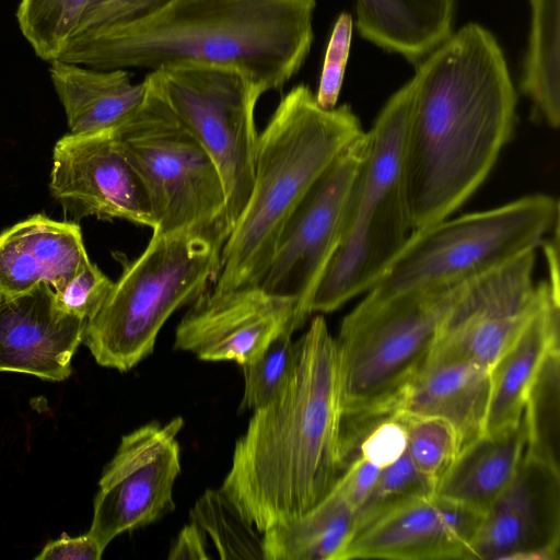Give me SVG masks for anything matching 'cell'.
I'll use <instances>...</instances> for the list:
<instances>
[{
  "label": "cell",
  "mask_w": 560,
  "mask_h": 560,
  "mask_svg": "<svg viewBox=\"0 0 560 560\" xmlns=\"http://www.w3.org/2000/svg\"><path fill=\"white\" fill-rule=\"evenodd\" d=\"M410 82L405 178L415 231L482 185L513 135L517 94L501 46L477 23L419 61Z\"/></svg>",
  "instance_id": "cell-1"
},
{
  "label": "cell",
  "mask_w": 560,
  "mask_h": 560,
  "mask_svg": "<svg viewBox=\"0 0 560 560\" xmlns=\"http://www.w3.org/2000/svg\"><path fill=\"white\" fill-rule=\"evenodd\" d=\"M341 424L336 339L316 315L295 340L287 384L236 441L222 490L261 534L300 517L343 471Z\"/></svg>",
  "instance_id": "cell-2"
},
{
  "label": "cell",
  "mask_w": 560,
  "mask_h": 560,
  "mask_svg": "<svg viewBox=\"0 0 560 560\" xmlns=\"http://www.w3.org/2000/svg\"><path fill=\"white\" fill-rule=\"evenodd\" d=\"M316 0H171L136 20L74 34L59 60L98 70L197 63L281 91L314 38Z\"/></svg>",
  "instance_id": "cell-3"
},
{
  "label": "cell",
  "mask_w": 560,
  "mask_h": 560,
  "mask_svg": "<svg viewBox=\"0 0 560 560\" xmlns=\"http://www.w3.org/2000/svg\"><path fill=\"white\" fill-rule=\"evenodd\" d=\"M363 131L351 106L325 109L305 84L281 97L258 135L252 192L222 248L214 290L259 282L298 203Z\"/></svg>",
  "instance_id": "cell-4"
},
{
  "label": "cell",
  "mask_w": 560,
  "mask_h": 560,
  "mask_svg": "<svg viewBox=\"0 0 560 560\" xmlns=\"http://www.w3.org/2000/svg\"><path fill=\"white\" fill-rule=\"evenodd\" d=\"M231 231L222 219L207 226L152 234L85 322L82 342L96 362L127 372L150 355L171 315L192 304L217 280Z\"/></svg>",
  "instance_id": "cell-5"
},
{
  "label": "cell",
  "mask_w": 560,
  "mask_h": 560,
  "mask_svg": "<svg viewBox=\"0 0 560 560\" xmlns=\"http://www.w3.org/2000/svg\"><path fill=\"white\" fill-rule=\"evenodd\" d=\"M411 101L408 81L378 113L353 185L340 242L314 292L311 313H330L378 280L412 232L405 178Z\"/></svg>",
  "instance_id": "cell-6"
},
{
  "label": "cell",
  "mask_w": 560,
  "mask_h": 560,
  "mask_svg": "<svg viewBox=\"0 0 560 560\" xmlns=\"http://www.w3.org/2000/svg\"><path fill=\"white\" fill-rule=\"evenodd\" d=\"M558 226V200L538 192L415 230L358 305L475 280L536 250Z\"/></svg>",
  "instance_id": "cell-7"
},
{
  "label": "cell",
  "mask_w": 560,
  "mask_h": 560,
  "mask_svg": "<svg viewBox=\"0 0 560 560\" xmlns=\"http://www.w3.org/2000/svg\"><path fill=\"white\" fill-rule=\"evenodd\" d=\"M468 282L357 305L343 317L335 338L342 419L393 412L397 397L430 361L441 325Z\"/></svg>",
  "instance_id": "cell-8"
},
{
  "label": "cell",
  "mask_w": 560,
  "mask_h": 560,
  "mask_svg": "<svg viewBox=\"0 0 560 560\" xmlns=\"http://www.w3.org/2000/svg\"><path fill=\"white\" fill-rule=\"evenodd\" d=\"M136 113L114 135L147 188L152 234L226 219V194L214 161L161 96L149 72Z\"/></svg>",
  "instance_id": "cell-9"
},
{
  "label": "cell",
  "mask_w": 560,
  "mask_h": 560,
  "mask_svg": "<svg viewBox=\"0 0 560 560\" xmlns=\"http://www.w3.org/2000/svg\"><path fill=\"white\" fill-rule=\"evenodd\" d=\"M150 73L168 107L219 168L225 217L233 229L253 188L258 138L254 113L264 92L243 72L225 67L180 63Z\"/></svg>",
  "instance_id": "cell-10"
},
{
  "label": "cell",
  "mask_w": 560,
  "mask_h": 560,
  "mask_svg": "<svg viewBox=\"0 0 560 560\" xmlns=\"http://www.w3.org/2000/svg\"><path fill=\"white\" fill-rule=\"evenodd\" d=\"M363 131L313 184L283 225L257 285L296 302L301 328L317 284L342 235L350 195L368 151Z\"/></svg>",
  "instance_id": "cell-11"
},
{
  "label": "cell",
  "mask_w": 560,
  "mask_h": 560,
  "mask_svg": "<svg viewBox=\"0 0 560 560\" xmlns=\"http://www.w3.org/2000/svg\"><path fill=\"white\" fill-rule=\"evenodd\" d=\"M183 425L182 417L163 425L152 421L121 438L100 479L88 532L101 549L175 509L173 489L180 472L177 434Z\"/></svg>",
  "instance_id": "cell-12"
},
{
  "label": "cell",
  "mask_w": 560,
  "mask_h": 560,
  "mask_svg": "<svg viewBox=\"0 0 560 560\" xmlns=\"http://www.w3.org/2000/svg\"><path fill=\"white\" fill-rule=\"evenodd\" d=\"M535 261L532 250L468 282L441 325L428 364L467 361L490 371L541 302L546 281L535 283Z\"/></svg>",
  "instance_id": "cell-13"
},
{
  "label": "cell",
  "mask_w": 560,
  "mask_h": 560,
  "mask_svg": "<svg viewBox=\"0 0 560 560\" xmlns=\"http://www.w3.org/2000/svg\"><path fill=\"white\" fill-rule=\"evenodd\" d=\"M49 189L74 219H121L154 229L144 183L114 130L60 138L54 147Z\"/></svg>",
  "instance_id": "cell-14"
},
{
  "label": "cell",
  "mask_w": 560,
  "mask_h": 560,
  "mask_svg": "<svg viewBox=\"0 0 560 560\" xmlns=\"http://www.w3.org/2000/svg\"><path fill=\"white\" fill-rule=\"evenodd\" d=\"M296 302L259 285L212 289L196 300L175 330L174 348L202 361L245 365L288 329L298 330Z\"/></svg>",
  "instance_id": "cell-15"
},
{
  "label": "cell",
  "mask_w": 560,
  "mask_h": 560,
  "mask_svg": "<svg viewBox=\"0 0 560 560\" xmlns=\"http://www.w3.org/2000/svg\"><path fill=\"white\" fill-rule=\"evenodd\" d=\"M560 469L524 456L505 489L483 512L470 559L558 560Z\"/></svg>",
  "instance_id": "cell-16"
},
{
  "label": "cell",
  "mask_w": 560,
  "mask_h": 560,
  "mask_svg": "<svg viewBox=\"0 0 560 560\" xmlns=\"http://www.w3.org/2000/svg\"><path fill=\"white\" fill-rule=\"evenodd\" d=\"M482 515L435 493L421 497L355 533L341 560L470 559Z\"/></svg>",
  "instance_id": "cell-17"
},
{
  "label": "cell",
  "mask_w": 560,
  "mask_h": 560,
  "mask_svg": "<svg viewBox=\"0 0 560 560\" xmlns=\"http://www.w3.org/2000/svg\"><path fill=\"white\" fill-rule=\"evenodd\" d=\"M85 322L62 311L47 283L15 296H0V372L66 380L83 341Z\"/></svg>",
  "instance_id": "cell-18"
},
{
  "label": "cell",
  "mask_w": 560,
  "mask_h": 560,
  "mask_svg": "<svg viewBox=\"0 0 560 560\" xmlns=\"http://www.w3.org/2000/svg\"><path fill=\"white\" fill-rule=\"evenodd\" d=\"M89 261L78 223L32 215L0 234V296H15L39 283L59 291Z\"/></svg>",
  "instance_id": "cell-19"
},
{
  "label": "cell",
  "mask_w": 560,
  "mask_h": 560,
  "mask_svg": "<svg viewBox=\"0 0 560 560\" xmlns=\"http://www.w3.org/2000/svg\"><path fill=\"white\" fill-rule=\"evenodd\" d=\"M489 393L488 369L467 361L430 363L400 393L393 412L447 421L462 448L483 432Z\"/></svg>",
  "instance_id": "cell-20"
},
{
  "label": "cell",
  "mask_w": 560,
  "mask_h": 560,
  "mask_svg": "<svg viewBox=\"0 0 560 560\" xmlns=\"http://www.w3.org/2000/svg\"><path fill=\"white\" fill-rule=\"evenodd\" d=\"M559 287L546 281L541 302L489 371L490 393L482 433L516 423L527 390L546 354L559 347Z\"/></svg>",
  "instance_id": "cell-21"
},
{
  "label": "cell",
  "mask_w": 560,
  "mask_h": 560,
  "mask_svg": "<svg viewBox=\"0 0 560 560\" xmlns=\"http://www.w3.org/2000/svg\"><path fill=\"white\" fill-rule=\"evenodd\" d=\"M50 79L72 135L115 130L141 105L145 85L127 70H98L55 59Z\"/></svg>",
  "instance_id": "cell-22"
},
{
  "label": "cell",
  "mask_w": 560,
  "mask_h": 560,
  "mask_svg": "<svg viewBox=\"0 0 560 560\" xmlns=\"http://www.w3.org/2000/svg\"><path fill=\"white\" fill-rule=\"evenodd\" d=\"M526 447L521 419L464 445L438 482L435 494L485 512L516 472Z\"/></svg>",
  "instance_id": "cell-23"
},
{
  "label": "cell",
  "mask_w": 560,
  "mask_h": 560,
  "mask_svg": "<svg viewBox=\"0 0 560 560\" xmlns=\"http://www.w3.org/2000/svg\"><path fill=\"white\" fill-rule=\"evenodd\" d=\"M361 36L413 62L451 36L455 0H355Z\"/></svg>",
  "instance_id": "cell-24"
},
{
  "label": "cell",
  "mask_w": 560,
  "mask_h": 560,
  "mask_svg": "<svg viewBox=\"0 0 560 560\" xmlns=\"http://www.w3.org/2000/svg\"><path fill=\"white\" fill-rule=\"evenodd\" d=\"M355 510L335 485L298 518L264 532V560H341L354 530Z\"/></svg>",
  "instance_id": "cell-25"
},
{
  "label": "cell",
  "mask_w": 560,
  "mask_h": 560,
  "mask_svg": "<svg viewBox=\"0 0 560 560\" xmlns=\"http://www.w3.org/2000/svg\"><path fill=\"white\" fill-rule=\"evenodd\" d=\"M522 419L526 432L525 454L558 469L560 431V348L542 360L525 398Z\"/></svg>",
  "instance_id": "cell-26"
},
{
  "label": "cell",
  "mask_w": 560,
  "mask_h": 560,
  "mask_svg": "<svg viewBox=\"0 0 560 560\" xmlns=\"http://www.w3.org/2000/svg\"><path fill=\"white\" fill-rule=\"evenodd\" d=\"M189 516L211 540L219 558L264 560L262 536L222 488L206 490L190 509Z\"/></svg>",
  "instance_id": "cell-27"
},
{
  "label": "cell",
  "mask_w": 560,
  "mask_h": 560,
  "mask_svg": "<svg viewBox=\"0 0 560 560\" xmlns=\"http://www.w3.org/2000/svg\"><path fill=\"white\" fill-rule=\"evenodd\" d=\"M91 0H21L19 27L35 54L45 61L58 59L75 33Z\"/></svg>",
  "instance_id": "cell-28"
},
{
  "label": "cell",
  "mask_w": 560,
  "mask_h": 560,
  "mask_svg": "<svg viewBox=\"0 0 560 560\" xmlns=\"http://www.w3.org/2000/svg\"><path fill=\"white\" fill-rule=\"evenodd\" d=\"M433 493L434 483L416 468L406 451L396 462L381 470L370 493L355 512L353 535L394 509Z\"/></svg>",
  "instance_id": "cell-29"
},
{
  "label": "cell",
  "mask_w": 560,
  "mask_h": 560,
  "mask_svg": "<svg viewBox=\"0 0 560 560\" xmlns=\"http://www.w3.org/2000/svg\"><path fill=\"white\" fill-rule=\"evenodd\" d=\"M399 416L407 433V453L416 468L435 486L460 450L454 428L435 417Z\"/></svg>",
  "instance_id": "cell-30"
},
{
  "label": "cell",
  "mask_w": 560,
  "mask_h": 560,
  "mask_svg": "<svg viewBox=\"0 0 560 560\" xmlns=\"http://www.w3.org/2000/svg\"><path fill=\"white\" fill-rule=\"evenodd\" d=\"M294 330L277 337L255 361L242 365L244 394L241 410H255L272 400L287 384L295 357Z\"/></svg>",
  "instance_id": "cell-31"
},
{
  "label": "cell",
  "mask_w": 560,
  "mask_h": 560,
  "mask_svg": "<svg viewBox=\"0 0 560 560\" xmlns=\"http://www.w3.org/2000/svg\"><path fill=\"white\" fill-rule=\"evenodd\" d=\"M352 37V18L341 13L331 32L315 100L325 108L336 107L341 91Z\"/></svg>",
  "instance_id": "cell-32"
},
{
  "label": "cell",
  "mask_w": 560,
  "mask_h": 560,
  "mask_svg": "<svg viewBox=\"0 0 560 560\" xmlns=\"http://www.w3.org/2000/svg\"><path fill=\"white\" fill-rule=\"evenodd\" d=\"M113 281L91 260L59 291L57 305L65 312L89 319L100 308Z\"/></svg>",
  "instance_id": "cell-33"
},
{
  "label": "cell",
  "mask_w": 560,
  "mask_h": 560,
  "mask_svg": "<svg viewBox=\"0 0 560 560\" xmlns=\"http://www.w3.org/2000/svg\"><path fill=\"white\" fill-rule=\"evenodd\" d=\"M168 1L171 0H91L74 34L92 27L139 19Z\"/></svg>",
  "instance_id": "cell-34"
},
{
  "label": "cell",
  "mask_w": 560,
  "mask_h": 560,
  "mask_svg": "<svg viewBox=\"0 0 560 560\" xmlns=\"http://www.w3.org/2000/svg\"><path fill=\"white\" fill-rule=\"evenodd\" d=\"M381 470L380 467L361 456L354 457L346 465L335 485L341 490L355 512L370 493Z\"/></svg>",
  "instance_id": "cell-35"
},
{
  "label": "cell",
  "mask_w": 560,
  "mask_h": 560,
  "mask_svg": "<svg viewBox=\"0 0 560 560\" xmlns=\"http://www.w3.org/2000/svg\"><path fill=\"white\" fill-rule=\"evenodd\" d=\"M104 550L89 534L70 537L62 533L60 538L48 542L36 560H100Z\"/></svg>",
  "instance_id": "cell-36"
},
{
  "label": "cell",
  "mask_w": 560,
  "mask_h": 560,
  "mask_svg": "<svg viewBox=\"0 0 560 560\" xmlns=\"http://www.w3.org/2000/svg\"><path fill=\"white\" fill-rule=\"evenodd\" d=\"M208 539L198 526L189 523L178 533L170 548L168 559H210Z\"/></svg>",
  "instance_id": "cell-37"
},
{
  "label": "cell",
  "mask_w": 560,
  "mask_h": 560,
  "mask_svg": "<svg viewBox=\"0 0 560 560\" xmlns=\"http://www.w3.org/2000/svg\"><path fill=\"white\" fill-rule=\"evenodd\" d=\"M529 4L533 19L547 21L560 15V0H529Z\"/></svg>",
  "instance_id": "cell-38"
}]
</instances>
